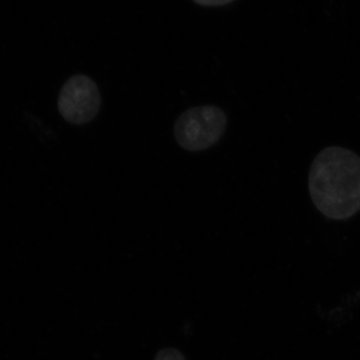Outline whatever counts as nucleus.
<instances>
[{"label":"nucleus","instance_id":"20e7f679","mask_svg":"<svg viewBox=\"0 0 360 360\" xmlns=\"http://www.w3.org/2000/svg\"><path fill=\"white\" fill-rule=\"evenodd\" d=\"M155 360H186L184 354L175 348H163L156 354Z\"/></svg>","mask_w":360,"mask_h":360},{"label":"nucleus","instance_id":"f257e3e1","mask_svg":"<svg viewBox=\"0 0 360 360\" xmlns=\"http://www.w3.org/2000/svg\"><path fill=\"white\" fill-rule=\"evenodd\" d=\"M310 198L315 207L335 220L360 212V158L340 146L321 150L312 162L309 177Z\"/></svg>","mask_w":360,"mask_h":360},{"label":"nucleus","instance_id":"39448f33","mask_svg":"<svg viewBox=\"0 0 360 360\" xmlns=\"http://www.w3.org/2000/svg\"><path fill=\"white\" fill-rule=\"evenodd\" d=\"M193 1L201 6L212 7L226 6V4L233 2L234 0H193Z\"/></svg>","mask_w":360,"mask_h":360},{"label":"nucleus","instance_id":"f03ea898","mask_svg":"<svg viewBox=\"0 0 360 360\" xmlns=\"http://www.w3.org/2000/svg\"><path fill=\"white\" fill-rule=\"evenodd\" d=\"M227 117L215 105L196 106L184 111L174 124L177 143L186 150H205L221 139L226 129Z\"/></svg>","mask_w":360,"mask_h":360},{"label":"nucleus","instance_id":"7ed1b4c3","mask_svg":"<svg viewBox=\"0 0 360 360\" xmlns=\"http://www.w3.org/2000/svg\"><path fill=\"white\" fill-rule=\"evenodd\" d=\"M101 105L98 87L86 75L70 77L59 94V112L66 122L72 124L82 125L94 120Z\"/></svg>","mask_w":360,"mask_h":360}]
</instances>
